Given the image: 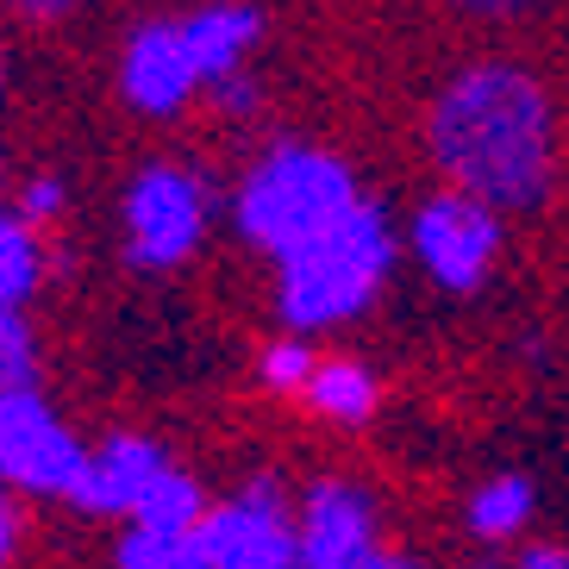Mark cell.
I'll use <instances>...</instances> for the list:
<instances>
[{
    "label": "cell",
    "instance_id": "20",
    "mask_svg": "<svg viewBox=\"0 0 569 569\" xmlns=\"http://www.w3.org/2000/svg\"><path fill=\"white\" fill-rule=\"evenodd\" d=\"M207 101L219 107V113H232V119H244V113H257V82L238 69V76H226V82H213L207 88Z\"/></svg>",
    "mask_w": 569,
    "mask_h": 569
},
{
    "label": "cell",
    "instance_id": "14",
    "mask_svg": "<svg viewBox=\"0 0 569 569\" xmlns=\"http://www.w3.org/2000/svg\"><path fill=\"white\" fill-rule=\"evenodd\" d=\"M532 519V482L526 476H495L469 495V532L488 538V545H507Z\"/></svg>",
    "mask_w": 569,
    "mask_h": 569
},
{
    "label": "cell",
    "instance_id": "11",
    "mask_svg": "<svg viewBox=\"0 0 569 569\" xmlns=\"http://www.w3.org/2000/svg\"><path fill=\"white\" fill-rule=\"evenodd\" d=\"M182 38H188V51H194L201 82L213 88L226 76H238L244 51L263 38V13L257 7H201V13L182 19Z\"/></svg>",
    "mask_w": 569,
    "mask_h": 569
},
{
    "label": "cell",
    "instance_id": "10",
    "mask_svg": "<svg viewBox=\"0 0 569 569\" xmlns=\"http://www.w3.org/2000/svg\"><path fill=\"white\" fill-rule=\"evenodd\" d=\"M169 469L163 445L144 432H113L101 451H88V469L69 501L94 519H113V513H138V501L157 488V476Z\"/></svg>",
    "mask_w": 569,
    "mask_h": 569
},
{
    "label": "cell",
    "instance_id": "2",
    "mask_svg": "<svg viewBox=\"0 0 569 569\" xmlns=\"http://www.w3.org/2000/svg\"><path fill=\"white\" fill-rule=\"evenodd\" d=\"M388 263H395V226L376 201H357L338 226H326L276 263V313L288 332L345 326L376 301Z\"/></svg>",
    "mask_w": 569,
    "mask_h": 569
},
{
    "label": "cell",
    "instance_id": "21",
    "mask_svg": "<svg viewBox=\"0 0 569 569\" xmlns=\"http://www.w3.org/2000/svg\"><path fill=\"white\" fill-rule=\"evenodd\" d=\"M19 557V507H13V495L0 488V569Z\"/></svg>",
    "mask_w": 569,
    "mask_h": 569
},
{
    "label": "cell",
    "instance_id": "12",
    "mask_svg": "<svg viewBox=\"0 0 569 569\" xmlns=\"http://www.w3.org/2000/svg\"><path fill=\"white\" fill-rule=\"evenodd\" d=\"M307 407L338 419V426H363L376 413V376L357 357H326L313 369V382H307Z\"/></svg>",
    "mask_w": 569,
    "mask_h": 569
},
{
    "label": "cell",
    "instance_id": "19",
    "mask_svg": "<svg viewBox=\"0 0 569 569\" xmlns=\"http://www.w3.org/2000/svg\"><path fill=\"white\" fill-rule=\"evenodd\" d=\"M63 207H69V188H63V176H51V169H38V176H26V188H19V207L13 213L26 219V226H57L63 219Z\"/></svg>",
    "mask_w": 569,
    "mask_h": 569
},
{
    "label": "cell",
    "instance_id": "16",
    "mask_svg": "<svg viewBox=\"0 0 569 569\" xmlns=\"http://www.w3.org/2000/svg\"><path fill=\"white\" fill-rule=\"evenodd\" d=\"M26 388H38L32 326H26V313L0 307V401H7V395H26Z\"/></svg>",
    "mask_w": 569,
    "mask_h": 569
},
{
    "label": "cell",
    "instance_id": "13",
    "mask_svg": "<svg viewBox=\"0 0 569 569\" xmlns=\"http://www.w3.org/2000/svg\"><path fill=\"white\" fill-rule=\"evenodd\" d=\"M207 519V488L188 476V469H176L169 463L163 476H157V488L138 501V513H132V526H144V532H157V538H176L182 545L194 526Z\"/></svg>",
    "mask_w": 569,
    "mask_h": 569
},
{
    "label": "cell",
    "instance_id": "8",
    "mask_svg": "<svg viewBox=\"0 0 569 569\" xmlns=\"http://www.w3.org/2000/svg\"><path fill=\"white\" fill-rule=\"evenodd\" d=\"M495 251H501V219L488 213L482 201L457 194V188L432 194L413 213V257L451 295H469V288L482 282L488 269H495Z\"/></svg>",
    "mask_w": 569,
    "mask_h": 569
},
{
    "label": "cell",
    "instance_id": "3",
    "mask_svg": "<svg viewBox=\"0 0 569 569\" xmlns=\"http://www.w3.org/2000/svg\"><path fill=\"white\" fill-rule=\"evenodd\" d=\"M363 201L357 194V176L338 163L332 151L319 144H301V138H282L269 144L251 169H244V188H238V232L244 244L269 251L282 263L295 244L319 238L326 226L351 213Z\"/></svg>",
    "mask_w": 569,
    "mask_h": 569
},
{
    "label": "cell",
    "instance_id": "6",
    "mask_svg": "<svg viewBox=\"0 0 569 569\" xmlns=\"http://www.w3.org/2000/svg\"><path fill=\"white\" fill-rule=\"evenodd\" d=\"M207 232V188L182 163H144L126 188V251L138 269H176Z\"/></svg>",
    "mask_w": 569,
    "mask_h": 569
},
{
    "label": "cell",
    "instance_id": "5",
    "mask_svg": "<svg viewBox=\"0 0 569 569\" xmlns=\"http://www.w3.org/2000/svg\"><path fill=\"white\" fill-rule=\"evenodd\" d=\"M88 469V445L69 432L38 388L0 401V488L7 495H38V501H69Z\"/></svg>",
    "mask_w": 569,
    "mask_h": 569
},
{
    "label": "cell",
    "instance_id": "9",
    "mask_svg": "<svg viewBox=\"0 0 569 569\" xmlns=\"http://www.w3.org/2000/svg\"><path fill=\"white\" fill-rule=\"evenodd\" d=\"M119 94L144 119H176L201 94V69L182 38V19H144L119 51Z\"/></svg>",
    "mask_w": 569,
    "mask_h": 569
},
{
    "label": "cell",
    "instance_id": "23",
    "mask_svg": "<svg viewBox=\"0 0 569 569\" xmlns=\"http://www.w3.org/2000/svg\"><path fill=\"white\" fill-rule=\"evenodd\" d=\"M7 82H13V63H7V51H0V101H7Z\"/></svg>",
    "mask_w": 569,
    "mask_h": 569
},
{
    "label": "cell",
    "instance_id": "1",
    "mask_svg": "<svg viewBox=\"0 0 569 569\" xmlns=\"http://www.w3.org/2000/svg\"><path fill=\"white\" fill-rule=\"evenodd\" d=\"M432 157L445 182L488 213L538 207L557 176V107L532 69L469 63L432 101Z\"/></svg>",
    "mask_w": 569,
    "mask_h": 569
},
{
    "label": "cell",
    "instance_id": "15",
    "mask_svg": "<svg viewBox=\"0 0 569 569\" xmlns=\"http://www.w3.org/2000/svg\"><path fill=\"white\" fill-rule=\"evenodd\" d=\"M38 276H44V244H38V232L19 213L0 207V307L19 313V301L38 288Z\"/></svg>",
    "mask_w": 569,
    "mask_h": 569
},
{
    "label": "cell",
    "instance_id": "17",
    "mask_svg": "<svg viewBox=\"0 0 569 569\" xmlns=\"http://www.w3.org/2000/svg\"><path fill=\"white\" fill-rule=\"evenodd\" d=\"M313 369H319V357H313L307 338H276V345L257 357V376H263L269 395H307Z\"/></svg>",
    "mask_w": 569,
    "mask_h": 569
},
{
    "label": "cell",
    "instance_id": "7",
    "mask_svg": "<svg viewBox=\"0 0 569 569\" xmlns=\"http://www.w3.org/2000/svg\"><path fill=\"white\" fill-rule=\"evenodd\" d=\"M301 569H426L419 557L388 551L357 482L319 476L301 501Z\"/></svg>",
    "mask_w": 569,
    "mask_h": 569
},
{
    "label": "cell",
    "instance_id": "18",
    "mask_svg": "<svg viewBox=\"0 0 569 569\" xmlns=\"http://www.w3.org/2000/svg\"><path fill=\"white\" fill-rule=\"evenodd\" d=\"M176 563H182V545L144 532V526H126L113 545V569H176Z\"/></svg>",
    "mask_w": 569,
    "mask_h": 569
},
{
    "label": "cell",
    "instance_id": "4",
    "mask_svg": "<svg viewBox=\"0 0 569 569\" xmlns=\"http://www.w3.org/2000/svg\"><path fill=\"white\" fill-rule=\"evenodd\" d=\"M176 569H301V519L276 476H251L182 538Z\"/></svg>",
    "mask_w": 569,
    "mask_h": 569
},
{
    "label": "cell",
    "instance_id": "22",
    "mask_svg": "<svg viewBox=\"0 0 569 569\" xmlns=\"http://www.w3.org/2000/svg\"><path fill=\"white\" fill-rule=\"evenodd\" d=\"M519 569H569V551H557V545H526Z\"/></svg>",
    "mask_w": 569,
    "mask_h": 569
}]
</instances>
